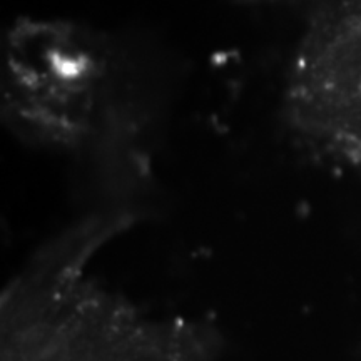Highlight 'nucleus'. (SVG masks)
Segmentation results:
<instances>
[{"instance_id":"f257e3e1","label":"nucleus","mask_w":361,"mask_h":361,"mask_svg":"<svg viewBox=\"0 0 361 361\" xmlns=\"http://www.w3.org/2000/svg\"><path fill=\"white\" fill-rule=\"evenodd\" d=\"M116 67L101 39L66 22H19L4 57V114L35 146L79 151L117 135Z\"/></svg>"}]
</instances>
